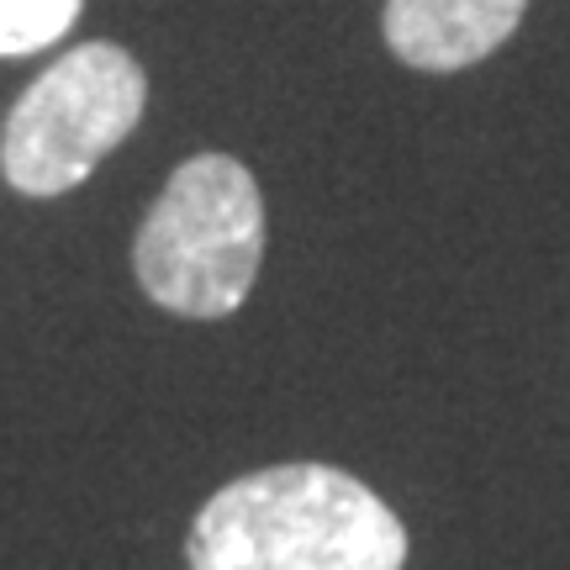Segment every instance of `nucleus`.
Returning <instances> with one entry per match:
<instances>
[{
  "label": "nucleus",
  "instance_id": "obj_2",
  "mask_svg": "<svg viewBox=\"0 0 570 570\" xmlns=\"http://www.w3.org/2000/svg\"><path fill=\"white\" fill-rule=\"evenodd\" d=\"M265 259V202L233 154L185 159L142 217L132 269L175 317H233Z\"/></svg>",
  "mask_w": 570,
  "mask_h": 570
},
{
  "label": "nucleus",
  "instance_id": "obj_3",
  "mask_svg": "<svg viewBox=\"0 0 570 570\" xmlns=\"http://www.w3.org/2000/svg\"><path fill=\"white\" fill-rule=\"evenodd\" d=\"M142 63L117 42H80L6 111L0 175L21 196H63L142 122Z\"/></svg>",
  "mask_w": 570,
  "mask_h": 570
},
{
  "label": "nucleus",
  "instance_id": "obj_4",
  "mask_svg": "<svg viewBox=\"0 0 570 570\" xmlns=\"http://www.w3.org/2000/svg\"><path fill=\"white\" fill-rule=\"evenodd\" d=\"M529 0H386V48L412 69L454 75L518 32Z\"/></svg>",
  "mask_w": 570,
  "mask_h": 570
},
{
  "label": "nucleus",
  "instance_id": "obj_5",
  "mask_svg": "<svg viewBox=\"0 0 570 570\" xmlns=\"http://www.w3.org/2000/svg\"><path fill=\"white\" fill-rule=\"evenodd\" d=\"M85 0H0V59L42 53L80 21Z\"/></svg>",
  "mask_w": 570,
  "mask_h": 570
},
{
  "label": "nucleus",
  "instance_id": "obj_1",
  "mask_svg": "<svg viewBox=\"0 0 570 570\" xmlns=\"http://www.w3.org/2000/svg\"><path fill=\"white\" fill-rule=\"evenodd\" d=\"M190 570H402V518L348 470L269 465L227 481L190 523Z\"/></svg>",
  "mask_w": 570,
  "mask_h": 570
}]
</instances>
